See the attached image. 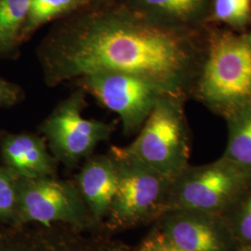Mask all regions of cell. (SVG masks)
Instances as JSON below:
<instances>
[{"mask_svg":"<svg viewBox=\"0 0 251 251\" xmlns=\"http://www.w3.org/2000/svg\"><path fill=\"white\" fill-rule=\"evenodd\" d=\"M208 27L174 26L120 0H99L52 27L38 58L49 87L94 73H127L188 100L204 60Z\"/></svg>","mask_w":251,"mask_h":251,"instance_id":"obj_1","label":"cell"},{"mask_svg":"<svg viewBox=\"0 0 251 251\" xmlns=\"http://www.w3.org/2000/svg\"><path fill=\"white\" fill-rule=\"evenodd\" d=\"M191 98L223 118L251 103V29L236 32L209 25Z\"/></svg>","mask_w":251,"mask_h":251,"instance_id":"obj_2","label":"cell"},{"mask_svg":"<svg viewBox=\"0 0 251 251\" xmlns=\"http://www.w3.org/2000/svg\"><path fill=\"white\" fill-rule=\"evenodd\" d=\"M187 99L163 95L126 152L171 179L189 165L191 134L185 114Z\"/></svg>","mask_w":251,"mask_h":251,"instance_id":"obj_3","label":"cell"},{"mask_svg":"<svg viewBox=\"0 0 251 251\" xmlns=\"http://www.w3.org/2000/svg\"><path fill=\"white\" fill-rule=\"evenodd\" d=\"M251 186V175L223 156L201 166L189 165L173 180L163 215L183 210L223 216Z\"/></svg>","mask_w":251,"mask_h":251,"instance_id":"obj_4","label":"cell"},{"mask_svg":"<svg viewBox=\"0 0 251 251\" xmlns=\"http://www.w3.org/2000/svg\"><path fill=\"white\" fill-rule=\"evenodd\" d=\"M110 155L117 173V194L110 209L114 221L132 225L160 218L173 181L123 147H112Z\"/></svg>","mask_w":251,"mask_h":251,"instance_id":"obj_5","label":"cell"},{"mask_svg":"<svg viewBox=\"0 0 251 251\" xmlns=\"http://www.w3.org/2000/svg\"><path fill=\"white\" fill-rule=\"evenodd\" d=\"M86 91L79 88L62 100L40 126L54 157L72 165L107 141L114 126L83 117Z\"/></svg>","mask_w":251,"mask_h":251,"instance_id":"obj_6","label":"cell"},{"mask_svg":"<svg viewBox=\"0 0 251 251\" xmlns=\"http://www.w3.org/2000/svg\"><path fill=\"white\" fill-rule=\"evenodd\" d=\"M79 88L118 115L126 134L139 132L163 95L149 81L122 72L94 73L77 79Z\"/></svg>","mask_w":251,"mask_h":251,"instance_id":"obj_7","label":"cell"},{"mask_svg":"<svg viewBox=\"0 0 251 251\" xmlns=\"http://www.w3.org/2000/svg\"><path fill=\"white\" fill-rule=\"evenodd\" d=\"M82 199L72 184L52 177L20 178L17 211L25 222L78 225L85 216Z\"/></svg>","mask_w":251,"mask_h":251,"instance_id":"obj_8","label":"cell"},{"mask_svg":"<svg viewBox=\"0 0 251 251\" xmlns=\"http://www.w3.org/2000/svg\"><path fill=\"white\" fill-rule=\"evenodd\" d=\"M162 218L161 232L183 251H235L236 245L222 216L171 211Z\"/></svg>","mask_w":251,"mask_h":251,"instance_id":"obj_9","label":"cell"},{"mask_svg":"<svg viewBox=\"0 0 251 251\" xmlns=\"http://www.w3.org/2000/svg\"><path fill=\"white\" fill-rule=\"evenodd\" d=\"M0 147L7 169L19 178L36 179L53 176L56 160L49 152L44 137L9 133L2 137Z\"/></svg>","mask_w":251,"mask_h":251,"instance_id":"obj_10","label":"cell"},{"mask_svg":"<svg viewBox=\"0 0 251 251\" xmlns=\"http://www.w3.org/2000/svg\"><path fill=\"white\" fill-rule=\"evenodd\" d=\"M80 196L91 214L100 218L112 207L117 189V173L111 155L90 157L77 178Z\"/></svg>","mask_w":251,"mask_h":251,"instance_id":"obj_11","label":"cell"},{"mask_svg":"<svg viewBox=\"0 0 251 251\" xmlns=\"http://www.w3.org/2000/svg\"><path fill=\"white\" fill-rule=\"evenodd\" d=\"M149 18L174 26L199 29L210 25V0H120Z\"/></svg>","mask_w":251,"mask_h":251,"instance_id":"obj_12","label":"cell"},{"mask_svg":"<svg viewBox=\"0 0 251 251\" xmlns=\"http://www.w3.org/2000/svg\"><path fill=\"white\" fill-rule=\"evenodd\" d=\"M225 119L228 137L222 156L251 175V103L236 109Z\"/></svg>","mask_w":251,"mask_h":251,"instance_id":"obj_13","label":"cell"},{"mask_svg":"<svg viewBox=\"0 0 251 251\" xmlns=\"http://www.w3.org/2000/svg\"><path fill=\"white\" fill-rule=\"evenodd\" d=\"M90 0H31L21 42L56 19H63L90 5Z\"/></svg>","mask_w":251,"mask_h":251,"instance_id":"obj_14","label":"cell"},{"mask_svg":"<svg viewBox=\"0 0 251 251\" xmlns=\"http://www.w3.org/2000/svg\"><path fill=\"white\" fill-rule=\"evenodd\" d=\"M31 0H0V53H9L21 43V33Z\"/></svg>","mask_w":251,"mask_h":251,"instance_id":"obj_15","label":"cell"},{"mask_svg":"<svg viewBox=\"0 0 251 251\" xmlns=\"http://www.w3.org/2000/svg\"><path fill=\"white\" fill-rule=\"evenodd\" d=\"M209 24L225 25L236 32L250 30L251 0H210Z\"/></svg>","mask_w":251,"mask_h":251,"instance_id":"obj_16","label":"cell"},{"mask_svg":"<svg viewBox=\"0 0 251 251\" xmlns=\"http://www.w3.org/2000/svg\"><path fill=\"white\" fill-rule=\"evenodd\" d=\"M222 218L233 237L236 249L241 246L251 245V186L235 201Z\"/></svg>","mask_w":251,"mask_h":251,"instance_id":"obj_17","label":"cell"},{"mask_svg":"<svg viewBox=\"0 0 251 251\" xmlns=\"http://www.w3.org/2000/svg\"><path fill=\"white\" fill-rule=\"evenodd\" d=\"M20 178L8 169H0V218L13 214L18 208Z\"/></svg>","mask_w":251,"mask_h":251,"instance_id":"obj_18","label":"cell"},{"mask_svg":"<svg viewBox=\"0 0 251 251\" xmlns=\"http://www.w3.org/2000/svg\"><path fill=\"white\" fill-rule=\"evenodd\" d=\"M20 96L19 87L0 76V107L11 106L17 103Z\"/></svg>","mask_w":251,"mask_h":251,"instance_id":"obj_19","label":"cell"},{"mask_svg":"<svg viewBox=\"0 0 251 251\" xmlns=\"http://www.w3.org/2000/svg\"><path fill=\"white\" fill-rule=\"evenodd\" d=\"M143 249L146 251H183L171 242L161 231L152 234L143 246Z\"/></svg>","mask_w":251,"mask_h":251,"instance_id":"obj_20","label":"cell"},{"mask_svg":"<svg viewBox=\"0 0 251 251\" xmlns=\"http://www.w3.org/2000/svg\"><path fill=\"white\" fill-rule=\"evenodd\" d=\"M235 251H251V245H246V246H241L238 247Z\"/></svg>","mask_w":251,"mask_h":251,"instance_id":"obj_21","label":"cell"},{"mask_svg":"<svg viewBox=\"0 0 251 251\" xmlns=\"http://www.w3.org/2000/svg\"><path fill=\"white\" fill-rule=\"evenodd\" d=\"M90 2H95V1H99V0H90Z\"/></svg>","mask_w":251,"mask_h":251,"instance_id":"obj_22","label":"cell"},{"mask_svg":"<svg viewBox=\"0 0 251 251\" xmlns=\"http://www.w3.org/2000/svg\"><path fill=\"white\" fill-rule=\"evenodd\" d=\"M144 251V249H143V248H142V250H141V251Z\"/></svg>","mask_w":251,"mask_h":251,"instance_id":"obj_23","label":"cell"},{"mask_svg":"<svg viewBox=\"0 0 251 251\" xmlns=\"http://www.w3.org/2000/svg\"></svg>","mask_w":251,"mask_h":251,"instance_id":"obj_24","label":"cell"}]
</instances>
